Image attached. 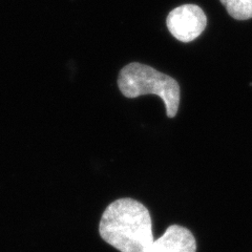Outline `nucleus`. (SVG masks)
<instances>
[{
  "label": "nucleus",
  "instance_id": "obj_2",
  "mask_svg": "<svg viewBox=\"0 0 252 252\" xmlns=\"http://www.w3.org/2000/svg\"><path fill=\"white\" fill-rule=\"evenodd\" d=\"M118 86L126 98H138L145 94H157L164 102L168 118H173L180 105V85L176 79L156 68L131 62L125 65L118 77Z\"/></svg>",
  "mask_w": 252,
  "mask_h": 252
},
{
  "label": "nucleus",
  "instance_id": "obj_5",
  "mask_svg": "<svg viewBox=\"0 0 252 252\" xmlns=\"http://www.w3.org/2000/svg\"><path fill=\"white\" fill-rule=\"evenodd\" d=\"M228 14L236 20L252 18V0H220Z\"/></svg>",
  "mask_w": 252,
  "mask_h": 252
},
{
  "label": "nucleus",
  "instance_id": "obj_1",
  "mask_svg": "<svg viewBox=\"0 0 252 252\" xmlns=\"http://www.w3.org/2000/svg\"><path fill=\"white\" fill-rule=\"evenodd\" d=\"M99 232L102 239L121 252H146L155 241L148 209L129 198L108 205L102 215Z\"/></svg>",
  "mask_w": 252,
  "mask_h": 252
},
{
  "label": "nucleus",
  "instance_id": "obj_3",
  "mask_svg": "<svg viewBox=\"0 0 252 252\" xmlns=\"http://www.w3.org/2000/svg\"><path fill=\"white\" fill-rule=\"evenodd\" d=\"M166 25L170 34L179 41L191 42L204 32L207 17L200 6L184 4L168 14Z\"/></svg>",
  "mask_w": 252,
  "mask_h": 252
},
{
  "label": "nucleus",
  "instance_id": "obj_4",
  "mask_svg": "<svg viewBox=\"0 0 252 252\" xmlns=\"http://www.w3.org/2000/svg\"><path fill=\"white\" fill-rule=\"evenodd\" d=\"M196 242L187 228L171 225L165 233L153 242L146 252H195Z\"/></svg>",
  "mask_w": 252,
  "mask_h": 252
}]
</instances>
